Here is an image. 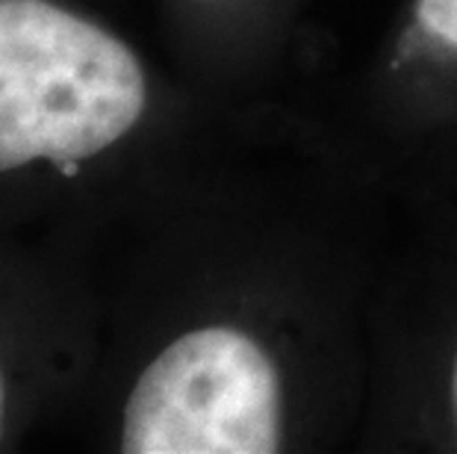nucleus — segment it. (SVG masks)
Wrapping results in <instances>:
<instances>
[{
    "instance_id": "obj_1",
    "label": "nucleus",
    "mask_w": 457,
    "mask_h": 454,
    "mask_svg": "<svg viewBox=\"0 0 457 454\" xmlns=\"http://www.w3.org/2000/svg\"><path fill=\"white\" fill-rule=\"evenodd\" d=\"M145 110L130 47L47 0H0V171L86 160Z\"/></svg>"
},
{
    "instance_id": "obj_2",
    "label": "nucleus",
    "mask_w": 457,
    "mask_h": 454,
    "mask_svg": "<svg viewBox=\"0 0 457 454\" xmlns=\"http://www.w3.org/2000/svg\"><path fill=\"white\" fill-rule=\"evenodd\" d=\"M275 363L233 327L174 340L124 408L128 454H271L280 446Z\"/></svg>"
},
{
    "instance_id": "obj_3",
    "label": "nucleus",
    "mask_w": 457,
    "mask_h": 454,
    "mask_svg": "<svg viewBox=\"0 0 457 454\" xmlns=\"http://www.w3.org/2000/svg\"><path fill=\"white\" fill-rule=\"evenodd\" d=\"M0 425H4V386H0Z\"/></svg>"
},
{
    "instance_id": "obj_4",
    "label": "nucleus",
    "mask_w": 457,
    "mask_h": 454,
    "mask_svg": "<svg viewBox=\"0 0 457 454\" xmlns=\"http://www.w3.org/2000/svg\"><path fill=\"white\" fill-rule=\"evenodd\" d=\"M454 408H457V360H454Z\"/></svg>"
}]
</instances>
